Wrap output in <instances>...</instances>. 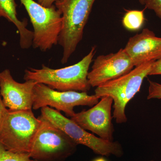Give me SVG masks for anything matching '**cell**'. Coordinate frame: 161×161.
Returning a JSON list of instances; mask_svg holds the SVG:
<instances>
[{"mask_svg": "<svg viewBox=\"0 0 161 161\" xmlns=\"http://www.w3.org/2000/svg\"><path fill=\"white\" fill-rule=\"evenodd\" d=\"M101 100L90 109L75 113L71 119L86 130L97 134L104 140L113 142L114 126L112 108L113 99L109 96Z\"/></svg>", "mask_w": 161, "mask_h": 161, "instance_id": "9c48e42d", "label": "cell"}, {"mask_svg": "<svg viewBox=\"0 0 161 161\" xmlns=\"http://www.w3.org/2000/svg\"><path fill=\"white\" fill-rule=\"evenodd\" d=\"M95 52V47H92L90 53L82 60L63 68L54 69L42 64L39 69H26L24 80L43 84L53 89L61 92H87L92 87L88 79V75Z\"/></svg>", "mask_w": 161, "mask_h": 161, "instance_id": "6da1fadb", "label": "cell"}, {"mask_svg": "<svg viewBox=\"0 0 161 161\" xmlns=\"http://www.w3.org/2000/svg\"><path fill=\"white\" fill-rule=\"evenodd\" d=\"M146 8L153 10L161 19V0H146Z\"/></svg>", "mask_w": 161, "mask_h": 161, "instance_id": "e0dca14e", "label": "cell"}, {"mask_svg": "<svg viewBox=\"0 0 161 161\" xmlns=\"http://www.w3.org/2000/svg\"><path fill=\"white\" fill-rule=\"evenodd\" d=\"M150 161H154V160H150Z\"/></svg>", "mask_w": 161, "mask_h": 161, "instance_id": "603a6c76", "label": "cell"}, {"mask_svg": "<svg viewBox=\"0 0 161 161\" xmlns=\"http://www.w3.org/2000/svg\"><path fill=\"white\" fill-rule=\"evenodd\" d=\"M161 75V58L153 64L149 75Z\"/></svg>", "mask_w": 161, "mask_h": 161, "instance_id": "ac0fdd59", "label": "cell"}, {"mask_svg": "<svg viewBox=\"0 0 161 161\" xmlns=\"http://www.w3.org/2000/svg\"></svg>", "mask_w": 161, "mask_h": 161, "instance_id": "cb8c5ba5", "label": "cell"}, {"mask_svg": "<svg viewBox=\"0 0 161 161\" xmlns=\"http://www.w3.org/2000/svg\"><path fill=\"white\" fill-rule=\"evenodd\" d=\"M93 161H107L105 158H104L103 157H99L98 158H96Z\"/></svg>", "mask_w": 161, "mask_h": 161, "instance_id": "44dd1931", "label": "cell"}, {"mask_svg": "<svg viewBox=\"0 0 161 161\" xmlns=\"http://www.w3.org/2000/svg\"><path fill=\"white\" fill-rule=\"evenodd\" d=\"M58 0H37L38 3L45 7H50Z\"/></svg>", "mask_w": 161, "mask_h": 161, "instance_id": "ffe728a7", "label": "cell"}, {"mask_svg": "<svg viewBox=\"0 0 161 161\" xmlns=\"http://www.w3.org/2000/svg\"><path fill=\"white\" fill-rule=\"evenodd\" d=\"M140 3L142 5H145V3H146V0H138Z\"/></svg>", "mask_w": 161, "mask_h": 161, "instance_id": "7402d4cb", "label": "cell"}, {"mask_svg": "<svg viewBox=\"0 0 161 161\" xmlns=\"http://www.w3.org/2000/svg\"><path fill=\"white\" fill-rule=\"evenodd\" d=\"M150 61L136 67L126 75L97 86L95 96L100 98L109 96L113 99V118L116 123L127 121L125 108L127 104L140 90L144 78L149 75L153 64Z\"/></svg>", "mask_w": 161, "mask_h": 161, "instance_id": "3957f363", "label": "cell"}, {"mask_svg": "<svg viewBox=\"0 0 161 161\" xmlns=\"http://www.w3.org/2000/svg\"><path fill=\"white\" fill-rule=\"evenodd\" d=\"M41 120L31 146V158L36 161H65L76 152L78 145L49 122Z\"/></svg>", "mask_w": 161, "mask_h": 161, "instance_id": "52a82bcc", "label": "cell"}, {"mask_svg": "<svg viewBox=\"0 0 161 161\" xmlns=\"http://www.w3.org/2000/svg\"><path fill=\"white\" fill-rule=\"evenodd\" d=\"M7 110V109L4 105L3 100H2V97L0 95V125H1V122L3 120V117H4V115Z\"/></svg>", "mask_w": 161, "mask_h": 161, "instance_id": "d6986e66", "label": "cell"}, {"mask_svg": "<svg viewBox=\"0 0 161 161\" xmlns=\"http://www.w3.org/2000/svg\"><path fill=\"white\" fill-rule=\"evenodd\" d=\"M134 66H140L161 58V37L145 28L142 32L130 38L125 47Z\"/></svg>", "mask_w": 161, "mask_h": 161, "instance_id": "7c38bea8", "label": "cell"}, {"mask_svg": "<svg viewBox=\"0 0 161 161\" xmlns=\"http://www.w3.org/2000/svg\"><path fill=\"white\" fill-rule=\"evenodd\" d=\"M41 122L32 110L10 111L7 109L0 125V142L9 151L29 153Z\"/></svg>", "mask_w": 161, "mask_h": 161, "instance_id": "277c9868", "label": "cell"}, {"mask_svg": "<svg viewBox=\"0 0 161 161\" xmlns=\"http://www.w3.org/2000/svg\"><path fill=\"white\" fill-rule=\"evenodd\" d=\"M17 5L15 0H0V17H3L13 23L17 28L20 35L19 44L23 49L32 46L33 31L27 29V21H21L18 19Z\"/></svg>", "mask_w": 161, "mask_h": 161, "instance_id": "4fadbf2b", "label": "cell"}, {"mask_svg": "<svg viewBox=\"0 0 161 161\" xmlns=\"http://www.w3.org/2000/svg\"><path fill=\"white\" fill-rule=\"evenodd\" d=\"M100 98L95 95H89L87 92L61 91L53 89L42 83H37L34 89L33 109L37 110L45 107L54 108L62 111L69 117L75 115L74 108L78 106L92 107Z\"/></svg>", "mask_w": 161, "mask_h": 161, "instance_id": "ba28073f", "label": "cell"}, {"mask_svg": "<svg viewBox=\"0 0 161 161\" xmlns=\"http://www.w3.org/2000/svg\"><path fill=\"white\" fill-rule=\"evenodd\" d=\"M39 118L49 122L63 131L77 145L86 146L96 154L106 157L113 155L117 158L123 155V149L118 142H109L95 136L55 109L47 106L41 108Z\"/></svg>", "mask_w": 161, "mask_h": 161, "instance_id": "5b68a950", "label": "cell"}, {"mask_svg": "<svg viewBox=\"0 0 161 161\" xmlns=\"http://www.w3.org/2000/svg\"><path fill=\"white\" fill-rule=\"evenodd\" d=\"M33 27L32 46L46 52L58 43L62 27L61 13L55 5L45 7L34 0H20Z\"/></svg>", "mask_w": 161, "mask_h": 161, "instance_id": "8992f818", "label": "cell"}, {"mask_svg": "<svg viewBox=\"0 0 161 161\" xmlns=\"http://www.w3.org/2000/svg\"><path fill=\"white\" fill-rule=\"evenodd\" d=\"M95 0H58L55 6L62 14L58 44L63 49L61 62L66 63L83 38L84 29Z\"/></svg>", "mask_w": 161, "mask_h": 161, "instance_id": "7a4b0ae2", "label": "cell"}, {"mask_svg": "<svg viewBox=\"0 0 161 161\" xmlns=\"http://www.w3.org/2000/svg\"><path fill=\"white\" fill-rule=\"evenodd\" d=\"M147 99H161V84L149 80Z\"/></svg>", "mask_w": 161, "mask_h": 161, "instance_id": "2e32d148", "label": "cell"}, {"mask_svg": "<svg viewBox=\"0 0 161 161\" xmlns=\"http://www.w3.org/2000/svg\"><path fill=\"white\" fill-rule=\"evenodd\" d=\"M145 22L144 10H129L126 13L122 19L124 27L128 30H139Z\"/></svg>", "mask_w": 161, "mask_h": 161, "instance_id": "5bb4252c", "label": "cell"}, {"mask_svg": "<svg viewBox=\"0 0 161 161\" xmlns=\"http://www.w3.org/2000/svg\"><path fill=\"white\" fill-rule=\"evenodd\" d=\"M0 161H34L29 153H19L7 150L0 142Z\"/></svg>", "mask_w": 161, "mask_h": 161, "instance_id": "9a60e30c", "label": "cell"}, {"mask_svg": "<svg viewBox=\"0 0 161 161\" xmlns=\"http://www.w3.org/2000/svg\"><path fill=\"white\" fill-rule=\"evenodd\" d=\"M134 67L129 55L121 48L115 53L98 56L89 72L88 79L91 86L97 87L126 75Z\"/></svg>", "mask_w": 161, "mask_h": 161, "instance_id": "30bf717a", "label": "cell"}, {"mask_svg": "<svg viewBox=\"0 0 161 161\" xmlns=\"http://www.w3.org/2000/svg\"><path fill=\"white\" fill-rule=\"evenodd\" d=\"M36 83L32 80L17 82L8 69L0 72V95L6 108L10 111L32 110Z\"/></svg>", "mask_w": 161, "mask_h": 161, "instance_id": "8fae6325", "label": "cell"}]
</instances>
